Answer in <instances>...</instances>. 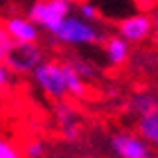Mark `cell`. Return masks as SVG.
<instances>
[{"mask_svg": "<svg viewBox=\"0 0 158 158\" xmlns=\"http://www.w3.org/2000/svg\"><path fill=\"white\" fill-rule=\"evenodd\" d=\"M129 111H133L138 118H145L149 113L158 111V97L154 93L149 90H142V93H135L131 97V102H129Z\"/></svg>", "mask_w": 158, "mask_h": 158, "instance_id": "obj_10", "label": "cell"}, {"mask_svg": "<svg viewBox=\"0 0 158 158\" xmlns=\"http://www.w3.org/2000/svg\"><path fill=\"white\" fill-rule=\"evenodd\" d=\"M5 30L11 36L16 45H36L39 39V27L32 23L27 16H9L5 20Z\"/></svg>", "mask_w": 158, "mask_h": 158, "instance_id": "obj_7", "label": "cell"}, {"mask_svg": "<svg viewBox=\"0 0 158 158\" xmlns=\"http://www.w3.org/2000/svg\"><path fill=\"white\" fill-rule=\"evenodd\" d=\"M104 56L111 66H124V61L129 59V43L122 36H109L104 45Z\"/></svg>", "mask_w": 158, "mask_h": 158, "instance_id": "obj_9", "label": "cell"}, {"mask_svg": "<svg viewBox=\"0 0 158 158\" xmlns=\"http://www.w3.org/2000/svg\"><path fill=\"white\" fill-rule=\"evenodd\" d=\"M32 79H34V84L39 86V90L45 93L48 97H52L54 102H63V97L68 95L66 75H63V63L43 61L41 66L34 70Z\"/></svg>", "mask_w": 158, "mask_h": 158, "instance_id": "obj_3", "label": "cell"}, {"mask_svg": "<svg viewBox=\"0 0 158 158\" xmlns=\"http://www.w3.org/2000/svg\"><path fill=\"white\" fill-rule=\"evenodd\" d=\"M111 149L118 158H149V145L140 135L127 131L111 135Z\"/></svg>", "mask_w": 158, "mask_h": 158, "instance_id": "obj_6", "label": "cell"}, {"mask_svg": "<svg viewBox=\"0 0 158 158\" xmlns=\"http://www.w3.org/2000/svg\"><path fill=\"white\" fill-rule=\"evenodd\" d=\"M45 152H48V145H45V140H41V138H34L23 147L25 158H43Z\"/></svg>", "mask_w": 158, "mask_h": 158, "instance_id": "obj_14", "label": "cell"}, {"mask_svg": "<svg viewBox=\"0 0 158 158\" xmlns=\"http://www.w3.org/2000/svg\"><path fill=\"white\" fill-rule=\"evenodd\" d=\"M118 32V36H122L127 43H140L154 34V18L149 14H131L120 20Z\"/></svg>", "mask_w": 158, "mask_h": 158, "instance_id": "obj_5", "label": "cell"}, {"mask_svg": "<svg viewBox=\"0 0 158 158\" xmlns=\"http://www.w3.org/2000/svg\"><path fill=\"white\" fill-rule=\"evenodd\" d=\"M154 36H156V41H158V14L154 16Z\"/></svg>", "mask_w": 158, "mask_h": 158, "instance_id": "obj_19", "label": "cell"}, {"mask_svg": "<svg viewBox=\"0 0 158 158\" xmlns=\"http://www.w3.org/2000/svg\"><path fill=\"white\" fill-rule=\"evenodd\" d=\"M54 39L61 45H99V43H104V32L95 23H88L79 16H70L54 32Z\"/></svg>", "mask_w": 158, "mask_h": 158, "instance_id": "obj_1", "label": "cell"}, {"mask_svg": "<svg viewBox=\"0 0 158 158\" xmlns=\"http://www.w3.org/2000/svg\"><path fill=\"white\" fill-rule=\"evenodd\" d=\"M70 66H73L77 73H79V77L84 79V81H88V79H95L97 77V68L93 66L90 61H84V59H73L70 61Z\"/></svg>", "mask_w": 158, "mask_h": 158, "instance_id": "obj_13", "label": "cell"}, {"mask_svg": "<svg viewBox=\"0 0 158 158\" xmlns=\"http://www.w3.org/2000/svg\"><path fill=\"white\" fill-rule=\"evenodd\" d=\"M14 45H16V43L11 41L9 34H7L5 23H0V63H5V61H7V56H9V52L14 50Z\"/></svg>", "mask_w": 158, "mask_h": 158, "instance_id": "obj_15", "label": "cell"}, {"mask_svg": "<svg viewBox=\"0 0 158 158\" xmlns=\"http://www.w3.org/2000/svg\"><path fill=\"white\" fill-rule=\"evenodd\" d=\"M9 79H11V73H9V68H7L5 63H0V90H2L5 86L9 84Z\"/></svg>", "mask_w": 158, "mask_h": 158, "instance_id": "obj_18", "label": "cell"}, {"mask_svg": "<svg viewBox=\"0 0 158 158\" xmlns=\"http://www.w3.org/2000/svg\"><path fill=\"white\" fill-rule=\"evenodd\" d=\"M138 135L147 145L158 147V111L149 113L145 118H138Z\"/></svg>", "mask_w": 158, "mask_h": 158, "instance_id": "obj_11", "label": "cell"}, {"mask_svg": "<svg viewBox=\"0 0 158 158\" xmlns=\"http://www.w3.org/2000/svg\"><path fill=\"white\" fill-rule=\"evenodd\" d=\"M79 18L93 23V20L97 18V7L93 5V2H81V5H79Z\"/></svg>", "mask_w": 158, "mask_h": 158, "instance_id": "obj_17", "label": "cell"}, {"mask_svg": "<svg viewBox=\"0 0 158 158\" xmlns=\"http://www.w3.org/2000/svg\"><path fill=\"white\" fill-rule=\"evenodd\" d=\"M0 158H23V156H20V149L16 145H11L9 140L0 138Z\"/></svg>", "mask_w": 158, "mask_h": 158, "instance_id": "obj_16", "label": "cell"}, {"mask_svg": "<svg viewBox=\"0 0 158 158\" xmlns=\"http://www.w3.org/2000/svg\"><path fill=\"white\" fill-rule=\"evenodd\" d=\"M63 75H66V86H68V95L73 97H86V81L81 77H79V73L70 66V61H63Z\"/></svg>", "mask_w": 158, "mask_h": 158, "instance_id": "obj_12", "label": "cell"}, {"mask_svg": "<svg viewBox=\"0 0 158 158\" xmlns=\"http://www.w3.org/2000/svg\"><path fill=\"white\" fill-rule=\"evenodd\" d=\"M54 118L61 127V133L66 140H77L79 138V122H77V111L68 102H56L54 104Z\"/></svg>", "mask_w": 158, "mask_h": 158, "instance_id": "obj_8", "label": "cell"}, {"mask_svg": "<svg viewBox=\"0 0 158 158\" xmlns=\"http://www.w3.org/2000/svg\"><path fill=\"white\" fill-rule=\"evenodd\" d=\"M70 5L68 0H39L30 7L27 11V18L32 20L36 27H43L48 32H56L61 27V23L66 18H70Z\"/></svg>", "mask_w": 158, "mask_h": 158, "instance_id": "obj_2", "label": "cell"}, {"mask_svg": "<svg viewBox=\"0 0 158 158\" xmlns=\"http://www.w3.org/2000/svg\"><path fill=\"white\" fill-rule=\"evenodd\" d=\"M41 63H43V52L36 45H14L5 66L9 68V73L16 75H34V70Z\"/></svg>", "mask_w": 158, "mask_h": 158, "instance_id": "obj_4", "label": "cell"}]
</instances>
